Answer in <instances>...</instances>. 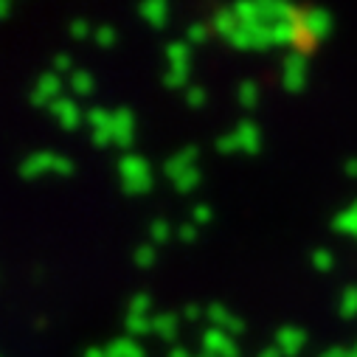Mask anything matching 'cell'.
Here are the masks:
<instances>
[{
  "label": "cell",
  "instance_id": "26",
  "mask_svg": "<svg viewBox=\"0 0 357 357\" xmlns=\"http://www.w3.org/2000/svg\"><path fill=\"white\" fill-rule=\"evenodd\" d=\"M312 267H315V271H321V273L332 271V253L324 250V248H315V253H312Z\"/></svg>",
  "mask_w": 357,
  "mask_h": 357
},
{
  "label": "cell",
  "instance_id": "17",
  "mask_svg": "<svg viewBox=\"0 0 357 357\" xmlns=\"http://www.w3.org/2000/svg\"><path fill=\"white\" fill-rule=\"evenodd\" d=\"M186 79H189V65H169L163 73V84L169 91H186Z\"/></svg>",
  "mask_w": 357,
  "mask_h": 357
},
{
  "label": "cell",
  "instance_id": "34",
  "mask_svg": "<svg viewBox=\"0 0 357 357\" xmlns=\"http://www.w3.org/2000/svg\"><path fill=\"white\" fill-rule=\"evenodd\" d=\"M200 315H206V307H197V304H189V307L183 310V318H186V321H197Z\"/></svg>",
  "mask_w": 357,
  "mask_h": 357
},
{
  "label": "cell",
  "instance_id": "18",
  "mask_svg": "<svg viewBox=\"0 0 357 357\" xmlns=\"http://www.w3.org/2000/svg\"><path fill=\"white\" fill-rule=\"evenodd\" d=\"M166 62L169 65H189V43L186 40L166 43Z\"/></svg>",
  "mask_w": 357,
  "mask_h": 357
},
{
  "label": "cell",
  "instance_id": "14",
  "mask_svg": "<svg viewBox=\"0 0 357 357\" xmlns=\"http://www.w3.org/2000/svg\"><path fill=\"white\" fill-rule=\"evenodd\" d=\"M138 15H141L149 26L160 29V26L166 23V3H160V0H149V3H141V6H138Z\"/></svg>",
  "mask_w": 357,
  "mask_h": 357
},
{
  "label": "cell",
  "instance_id": "22",
  "mask_svg": "<svg viewBox=\"0 0 357 357\" xmlns=\"http://www.w3.org/2000/svg\"><path fill=\"white\" fill-rule=\"evenodd\" d=\"M197 181H200V172H197V169H189V172H183L181 177H174L172 186H174L177 192H192V189L197 186Z\"/></svg>",
  "mask_w": 357,
  "mask_h": 357
},
{
  "label": "cell",
  "instance_id": "41",
  "mask_svg": "<svg viewBox=\"0 0 357 357\" xmlns=\"http://www.w3.org/2000/svg\"><path fill=\"white\" fill-rule=\"evenodd\" d=\"M346 357H357V351H349V354H346Z\"/></svg>",
  "mask_w": 357,
  "mask_h": 357
},
{
  "label": "cell",
  "instance_id": "39",
  "mask_svg": "<svg viewBox=\"0 0 357 357\" xmlns=\"http://www.w3.org/2000/svg\"><path fill=\"white\" fill-rule=\"evenodd\" d=\"M346 174L349 177H357V158H349L346 160Z\"/></svg>",
  "mask_w": 357,
  "mask_h": 357
},
{
  "label": "cell",
  "instance_id": "42",
  "mask_svg": "<svg viewBox=\"0 0 357 357\" xmlns=\"http://www.w3.org/2000/svg\"><path fill=\"white\" fill-rule=\"evenodd\" d=\"M351 351H357V343H354V349H351Z\"/></svg>",
  "mask_w": 357,
  "mask_h": 357
},
{
  "label": "cell",
  "instance_id": "12",
  "mask_svg": "<svg viewBox=\"0 0 357 357\" xmlns=\"http://www.w3.org/2000/svg\"><path fill=\"white\" fill-rule=\"evenodd\" d=\"M107 357H144V349H141V343L135 340V337H130V335H124V337H116L107 349Z\"/></svg>",
  "mask_w": 357,
  "mask_h": 357
},
{
  "label": "cell",
  "instance_id": "16",
  "mask_svg": "<svg viewBox=\"0 0 357 357\" xmlns=\"http://www.w3.org/2000/svg\"><path fill=\"white\" fill-rule=\"evenodd\" d=\"M332 228L340 231V234H351V236H357V200H354L346 211H340V214L332 220Z\"/></svg>",
  "mask_w": 357,
  "mask_h": 357
},
{
  "label": "cell",
  "instance_id": "13",
  "mask_svg": "<svg viewBox=\"0 0 357 357\" xmlns=\"http://www.w3.org/2000/svg\"><path fill=\"white\" fill-rule=\"evenodd\" d=\"M68 91H70L73 96L93 93V76L84 73V70H70V73H68Z\"/></svg>",
  "mask_w": 357,
  "mask_h": 357
},
{
  "label": "cell",
  "instance_id": "15",
  "mask_svg": "<svg viewBox=\"0 0 357 357\" xmlns=\"http://www.w3.org/2000/svg\"><path fill=\"white\" fill-rule=\"evenodd\" d=\"M152 332H155L160 340H174V332H177V318H174L172 312L152 315Z\"/></svg>",
  "mask_w": 357,
  "mask_h": 357
},
{
  "label": "cell",
  "instance_id": "21",
  "mask_svg": "<svg viewBox=\"0 0 357 357\" xmlns=\"http://www.w3.org/2000/svg\"><path fill=\"white\" fill-rule=\"evenodd\" d=\"M337 310H340L343 318H354V315H357V287H346V290H343Z\"/></svg>",
  "mask_w": 357,
  "mask_h": 357
},
{
  "label": "cell",
  "instance_id": "32",
  "mask_svg": "<svg viewBox=\"0 0 357 357\" xmlns=\"http://www.w3.org/2000/svg\"><path fill=\"white\" fill-rule=\"evenodd\" d=\"M211 220V208L208 206H195L192 208V222L195 225H203V222H208Z\"/></svg>",
  "mask_w": 357,
  "mask_h": 357
},
{
  "label": "cell",
  "instance_id": "2",
  "mask_svg": "<svg viewBox=\"0 0 357 357\" xmlns=\"http://www.w3.org/2000/svg\"><path fill=\"white\" fill-rule=\"evenodd\" d=\"M217 149L231 155V152H248L253 155L259 149V130L253 121H239L228 135L217 138Z\"/></svg>",
  "mask_w": 357,
  "mask_h": 357
},
{
  "label": "cell",
  "instance_id": "30",
  "mask_svg": "<svg viewBox=\"0 0 357 357\" xmlns=\"http://www.w3.org/2000/svg\"><path fill=\"white\" fill-rule=\"evenodd\" d=\"M149 236H152L155 242H166V239H169V222H166V220H155V222L149 225Z\"/></svg>",
  "mask_w": 357,
  "mask_h": 357
},
{
  "label": "cell",
  "instance_id": "19",
  "mask_svg": "<svg viewBox=\"0 0 357 357\" xmlns=\"http://www.w3.org/2000/svg\"><path fill=\"white\" fill-rule=\"evenodd\" d=\"M87 124H91V132H99V130H110L113 127V113L105 110V107H93L84 113Z\"/></svg>",
  "mask_w": 357,
  "mask_h": 357
},
{
  "label": "cell",
  "instance_id": "27",
  "mask_svg": "<svg viewBox=\"0 0 357 357\" xmlns=\"http://www.w3.org/2000/svg\"><path fill=\"white\" fill-rule=\"evenodd\" d=\"M93 40H96L99 48H107V45L116 43V31L110 26H99V29H93Z\"/></svg>",
  "mask_w": 357,
  "mask_h": 357
},
{
  "label": "cell",
  "instance_id": "9",
  "mask_svg": "<svg viewBox=\"0 0 357 357\" xmlns=\"http://www.w3.org/2000/svg\"><path fill=\"white\" fill-rule=\"evenodd\" d=\"M304 340H307V335H304V329H298V326H282V329L276 332V346H279V351H282L284 357L298 354L301 346H304Z\"/></svg>",
  "mask_w": 357,
  "mask_h": 357
},
{
  "label": "cell",
  "instance_id": "20",
  "mask_svg": "<svg viewBox=\"0 0 357 357\" xmlns=\"http://www.w3.org/2000/svg\"><path fill=\"white\" fill-rule=\"evenodd\" d=\"M127 335L130 337H141V335H146V332H152V318L149 315H132V312H127Z\"/></svg>",
  "mask_w": 357,
  "mask_h": 357
},
{
  "label": "cell",
  "instance_id": "35",
  "mask_svg": "<svg viewBox=\"0 0 357 357\" xmlns=\"http://www.w3.org/2000/svg\"><path fill=\"white\" fill-rule=\"evenodd\" d=\"M68 68H70V56L56 54V56H54V73H62V70H68Z\"/></svg>",
  "mask_w": 357,
  "mask_h": 357
},
{
  "label": "cell",
  "instance_id": "1",
  "mask_svg": "<svg viewBox=\"0 0 357 357\" xmlns=\"http://www.w3.org/2000/svg\"><path fill=\"white\" fill-rule=\"evenodd\" d=\"M119 177L127 195H144L152 186L149 166L141 155H121L119 158Z\"/></svg>",
  "mask_w": 357,
  "mask_h": 357
},
{
  "label": "cell",
  "instance_id": "3",
  "mask_svg": "<svg viewBox=\"0 0 357 357\" xmlns=\"http://www.w3.org/2000/svg\"><path fill=\"white\" fill-rule=\"evenodd\" d=\"M70 160H65L62 155H54V152H37L31 158H26L20 163V177H26V181H34V177H40L43 172H59V174H70Z\"/></svg>",
  "mask_w": 357,
  "mask_h": 357
},
{
  "label": "cell",
  "instance_id": "29",
  "mask_svg": "<svg viewBox=\"0 0 357 357\" xmlns=\"http://www.w3.org/2000/svg\"><path fill=\"white\" fill-rule=\"evenodd\" d=\"M206 34H208V26H206V23H192L189 31H186V43H189V45H192V43H203Z\"/></svg>",
  "mask_w": 357,
  "mask_h": 357
},
{
  "label": "cell",
  "instance_id": "8",
  "mask_svg": "<svg viewBox=\"0 0 357 357\" xmlns=\"http://www.w3.org/2000/svg\"><path fill=\"white\" fill-rule=\"evenodd\" d=\"M48 113H51V116L59 121V127H65V130H76L79 121H82V116H84V113H79L76 102L68 99V96H59V99L48 107Z\"/></svg>",
  "mask_w": 357,
  "mask_h": 357
},
{
  "label": "cell",
  "instance_id": "31",
  "mask_svg": "<svg viewBox=\"0 0 357 357\" xmlns=\"http://www.w3.org/2000/svg\"><path fill=\"white\" fill-rule=\"evenodd\" d=\"M203 102H206L203 87H186V105H189V107H200Z\"/></svg>",
  "mask_w": 357,
  "mask_h": 357
},
{
  "label": "cell",
  "instance_id": "6",
  "mask_svg": "<svg viewBox=\"0 0 357 357\" xmlns=\"http://www.w3.org/2000/svg\"><path fill=\"white\" fill-rule=\"evenodd\" d=\"M206 318H208V324H211L214 329L228 332L231 337L242 332V321H239L228 307H222V304H208V307H206Z\"/></svg>",
  "mask_w": 357,
  "mask_h": 357
},
{
  "label": "cell",
  "instance_id": "28",
  "mask_svg": "<svg viewBox=\"0 0 357 357\" xmlns=\"http://www.w3.org/2000/svg\"><path fill=\"white\" fill-rule=\"evenodd\" d=\"M68 31H70V37H73V40H82V37L91 34V23L82 20V17H76V20H70V23H68Z\"/></svg>",
  "mask_w": 357,
  "mask_h": 357
},
{
  "label": "cell",
  "instance_id": "37",
  "mask_svg": "<svg viewBox=\"0 0 357 357\" xmlns=\"http://www.w3.org/2000/svg\"><path fill=\"white\" fill-rule=\"evenodd\" d=\"M256 357H284V354H282V351H279V346L273 343V346H264V349H261Z\"/></svg>",
  "mask_w": 357,
  "mask_h": 357
},
{
  "label": "cell",
  "instance_id": "36",
  "mask_svg": "<svg viewBox=\"0 0 357 357\" xmlns=\"http://www.w3.org/2000/svg\"><path fill=\"white\" fill-rule=\"evenodd\" d=\"M169 357H208V354H192V351L183 349V346H174V349L169 351Z\"/></svg>",
  "mask_w": 357,
  "mask_h": 357
},
{
  "label": "cell",
  "instance_id": "11",
  "mask_svg": "<svg viewBox=\"0 0 357 357\" xmlns=\"http://www.w3.org/2000/svg\"><path fill=\"white\" fill-rule=\"evenodd\" d=\"M110 130H113V144H116V146H127V144L132 141V132H135L132 113H130V110H116Z\"/></svg>",
  "mask_w": 357,
  "mask_h": 357
},
{
  "label": "cell",
  "instance_id": "40",
  "mask_svg": "<svg viewBox=\"0 0 357 357\" xmlns=\"http://www.w3.org/2000/svg\"><path fill=\"white\" fill-rule=\"evenodd\" d=\"M84 357H107V351H105V349H96V346H93V349H87V351H84Z\"/></svg>",
  "mask_w": 357,
  "mask_h": 357
},
{
  "label": "cell",
  "instance_id": "33",
  "mask_svg": "<svg viewBox=\"0 0 357 357\" xmlns=\"http://www.w3.org/2000/svg\"><path fill=\"white\" fill-rule=\"evenodd\" d=\"M195 231H197V225L189 220V222H183V225H177V236H181L183 242H192L195 239Z\"/></svg>",
  "mask_w": 357,
  "mask_h": 357
},
{
  "label": "cell",
  "instance_id": "5",
  "mask_svg": "<svg viewBox=\"0 0 357 357\" xmlns=\"http://www.w3.org/2000/svg\"><path fill=\"white\" fill-rule=\"evenodd\" d=\"M59 91H62L59 76H56L54 70H48V73H43V76H37V82H34V87H31V93H29V99H31L34 107H51V105L59 99Z\"/></svg>",
  "mask_w": 357,
  "mask_h": 357
},
{
  "label": "cell",
  "instance_id": "4",
  "mask_svg": "<svg viewBox=\"0 0 357 357\" xmlns=\"http://www.w3.org/2000/svg\"><path fill=\"white\" fill-rule=\"evenodd\" d=\"M200 346H203V354H208V357H239V349H236L234 337L228 332L214 329V326H208L200 335Z\"/></svg>",
  "mask_w": 357,
  "mask_h": 357
},
{
  "label": "cell",
  "instance_id": "7",
  "mask_svg": "<svg viewBox=\"0 0 357 357\" xmlns=\"http://www.w3.org/2000/svg\"><path fill=\"white\" fill-rule=\"evenodd\" d=\"M282 84H284V91H290V93L301 91V84H304V56H301V51H296V54H290L284 59Z\"/></svg>",
  "mask_w": 357,
  "mask_h": 357
},
{
  "label": "cell",
  "instance_id": "10",
  "mask_svg": "<svg viewBox=\"0 0 357 357\" xmlns=\"http://www.w3.org/2000/svg\"><path fill=\"white\" fill-rule=\"evenodd\" d=\"M195 158H197V149H195V146H186V149H181V152H174V155L166 160V166H163L166 177H169V181H174V177H181L183 172L195 169Z\"/></svg>",
  "mask_w": 357,
  "mask_h": 357
},
{
  "label": "cell",
  "instance_id": "23",
  "mask_svg": "<svg viewBox=\"0 0 357 357\" xmlns=\"http://www.w3.org/2000/svg\"><path fill=\"white\" fill-rule=\"evenodd\" d=\"M236 99H239V105H242V107H248V110H250V107L256 105V84H253V82H242V84H239Z\"/></svg>",
  "mask_w": 357,
  "mask_h": 357
},
{
  "label": "cell",
  "instance_id": "38",
  "mask_svg": "<svg viewBox=\"0 0 357 357\" xmlns=\"http://www.w3.org/2000/svg\"><path fill=\"white\" fill-rule=\"evenodd\" d=\"M346 354H349V349H337V346L321 351V357H346Z\"/></svg>",
  "mask_w": 357,
  "mask_h": 357
},
{
  "label": "cell",
  "instance_id": "25",
  "mask_svg": "<svg viewBox=\"0 0 357 357\" xmlns=\"http://www.w3.org/2000/svg\"><path fill=\"white\" fill-rule=\"evenodd\" d=\"M127 312H132V315H149V296H146V293H135V296L130 298Z\"/></svg>",
  "mask_w": 357,
  "mask_h": 357
},
{
  "label": "cell",
  "instance_id": "24",
  "mask_svg": "<svg viewBox=\"0 0 357 357\" xmlns=\"http://www.w3.org/2000/svg\"><path fill=\"white\" fill-rule=\"evenodd\" d=\"M132 261H135L138 267H149V264L155 261V248H152V245H138L135 253H132Z\"/></svg>",
  "mask_w": 357,
  "mask_h": 357
}]
</instances>
